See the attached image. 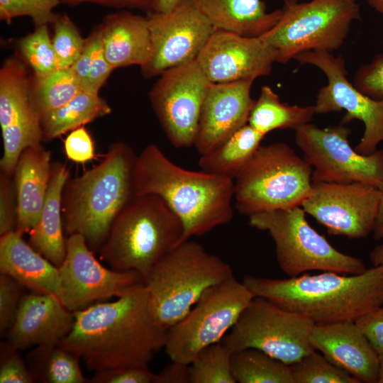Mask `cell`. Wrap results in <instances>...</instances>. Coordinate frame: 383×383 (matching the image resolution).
Here are the masks:
<instances>
[{"label":"cell","instance_id":"ba28073f","mask_svg":"<svg viewBox=\"0 0 383 383\" xmlns=\"http://www.w3.org/2000/svg\"><path fill=\"white\" fill-rule=\"evenodd\" d=\"M282 10L278 22L260 36L276 50L279 63L304 51L339 49L360 15L356 0H286Z\"/></svg>","mask_w":383,"mask_h":383},{"label":"cell","instance_id":"f5cc1de1","mask_svg":"<svg viewBox=\"0 0 383 383\" xmlns=\"http://www.w3.org/2000/svg\"><path fill=\"white\" fill-rule=\"evenodd\" d=\"M370 260L372 266H383V243L375 246L370 253Z\"/></svg>","mask_w":383,"mask_h":383},{"label":"cell","instance_id":"603a6c76","mask_svg":"<svg viewBox=\"0 0 383 383\" xmlns=\"http://www.w3.org/2000/svg\"><path fill=\"white\" fill-rule=\"evenodd\" d=\"M51 153L41 145L21 154L13 174L18 218L16 231L29 233L38 221L45 200L51 172Z\"/></svg>","mask_w":383,"mask_h":383},{"label":"cell","instance_id":"f546056e","mask_svg":"<svg viewBox=\"0 0 383 383\" xmlns=\"http://www.w3.org/2000/svg\"><path fill=\"white\" fill-rule=\"evenodd\" d=\"M316 113L314 105H288L269 86H263L255 101L248 124L266 135L277 129L292 128L310 123Z\"/></svg>","mask_w":383,"mask_h":383},{"label":"cell","instance_id":"7dc6e473","mask_svg":"<svg viewBox=\"0 0 383 383\" xmlns=\"http://www.w3.org/2000/svg\"><path fill=\"white\" fill-rule=\"evenodd\" d=\"M113 70L104 56L101 43L92 62L85 91L99 94L101 86Z\"/></svg>","mask_w":383,"mask_h":383},{"label":"cell","instance_id":"ab89813d","mask_svg":"<svg viewBox=\"0 0 383 383\" xmlns=\"http://www.w3.org/2000/svg\"><path fill=\"white\" fill-rule=\"evenodd\" d=\"M25 287L11 277L0 274V332L12 325L24 295Z\"/></svg>","mask_w":383,"mask_h":383},{"label":"cell","instance_id":"ee69618b","mask_svg":"<svg viewBox=\"0 0 383 383\" xmlns=\"http://www.w3.org/2000/svg\"><path fill=\"white\" fill-rule=\"evenodd\" d=\"M67 157L77 163H85L94 157V145L89 132L79 127L70 132L64 142Z\"/></svg>","mask_w":383,"mask_h":383},{"label":"cell","instance_id":"5bb4252c","mask_svg":"<svg viewBox=\"0 0 383 383\" xmlns=\"http://www.w3.org/2000/svg\"><path fill=\"white\" fill-rule=\"evenodd\" d=\"M160 76L149 98L162 130L174 148L193 146L211 82L196 60L169 69Z\"/></svg>","mask_w":383,"mask_h":383},{"label":"cell","instance_id":"816d5d0a","mask_svg":"<svg viewBox=\"0 0 383 383\" xmlns=\"http://www.w3.org/2000/svg\"><path fill=\"white\" fill-rule=\"evenodd\" d=\"M182 1L184 0H155L153 11L158 13L169 12L178 6Z\"/></svg>","mask_w":383,"mask_h":383},{"label":"cell","instance_id":"681fc988","mask_svg":"<svg viewBox=\"0 0 383 383\" xmlns=\"http://www.w3.org/2000/svg\"><path fill=\"white\" fill-rule=\"evenodd\" d=\"M155 0H61L64 4L76 6L80 4L92 3L116 8H128L146 11H153Z\"/></svg>","mask_w":383,"mask_h":383},{"label":"cell","instance_id":"7a4b0ae2","mask_svg":"<svg viewBox=\"0 0 383 383\" xmlns=\"http://www.w3.org/2000/svg\"><path fill=\"white\" fill-rule=\"evenodd\" d=\"M133 179L134 195H157L179 217L180 243L233 219L234 179L178 166L155 144L137 155Z\"/></svg>","mask_w":383,"mask_h":383},{"label":"cell","instance_id":"52a82bcc","mask_svg":"<svg viewBox=\"0 0 383 383\" xmlns=\"http://www.w3.org/2000/svg\"><path fill=\"white\" fill-rule=\"evenodd\" d=\"M312 172L287 144L260 145L234 179L235 207L249 217L301 206L311 190Z\"/></svg>","mask_w":383,"mask_h":383},{"label":"cell","instance_id":"2e32d148","mask_svg":"<svg viewBox=\"0 0 383 383\" xmlns=\"http://www.w3.org/2000/svg\"><path fill=\"white\" fill-rule=\"evenodd\" d=\"M381 190L361 182L312 183L301 207L333 235L366 238L372 233Z\"/></svg>","mask_w":383,"mask_h":383},{"label":"cell","instance_id":"8d00e7d4","mask_svg":"<svg viewBox=\"0 0 383 383\" xmlns=\"http://www.w3.org/2000/svg\"><path fill=\"white\" fill-rule=\"evenodd\" d=\"M52 40L58 68L71 67L81 55L85 40L76 26L66 14L57 15L52 22Z\"/></svg>","mask_w":383,"mask_h":383},{"label":"cell","instance_id":"7402d4cb","mask_svg":"<svg viewBox=\"0 0 383 383\" xmlns=\"http://www.w3.org/2000/svg\"><path fill=\"white\" fill-rule=\"evenodd\" d=\"M313 348L361 382L377 383L379 357L355 321L315 324Z\"/></svg>","mask_w":383,"mask_h":383},{"label":"cell","instance_id":"f907efd6","mask_svg":"<svg viewBox=\"0 0 383 383\" xmlns=\"http://www.w3.org/2000/svg\"><path fill=\"white\" fill-rule=\"evenodd\" d=\"M372 233L374 240H379L383 239V189L381 190L378 213Z\"/></svg>","mask_w":383,"mask_h":383},{"label":"cell","instance_id":"11a10c76","mask_svg":"<svg viewBox=\"0 0 383 383\" xmlns=\"http://www.w3.org/2000/svg\"><path fill=\"white\" fill-rule=\"evenodd\" d=\"M379 369L377 383H383V355L379 356Z\"/></svg>","mask_w":383,"mask_h":383},{"label":"cell","instance_id":"5b68a950","mask_svg":"<svg viewBox=\"0 0 383 383\" xmlns=\"http://www.w3.org/2000/svg\"><path fill=\"white\" fill-rule=\"evenodd\" d=\"M182 235V221L161 197L134 195L113 221L100 258L113 270L138 272L145 281Z\"/></svg>","mask_w":383,"mask_h":383},{"label":"cell","instance_id":"3957f363","mask_svg":"<svg viewBox=\"0 0 383 383\" xmlns=\"http://www.w3.org/2000/svg\"><path fill=\"white\" fill-rule=\"evenodd\" d=\"M243 282L254 297L302 314L315 324L355 321L383 306L382 265L355 274L324 271L287 279L246 275Z\"/></svg>","mask_w":383,"mask_h":383},{"label":"cell","instance_id":"44dd1931","mask_svg":"<svg viewBox=\"0 0 383 383\" xmlns=\"http://www.w3.org/2000/svg\"><path fill=\"white\" fill-rule=\"evenodd\" d=\"M74 312L55 295L31 291L23 296L8 330L7 341L19 350L58 345L71 331Z\"/></svg>","mask_w":383,"mask_h":383},{"label":"cell","instance_id":"6da1fadb","mask_svg":"<svg viewBox=\"0 0 383 383\" xmlns=\"http://www.w3.org/2000/svg\"><path fill=\"white\" fill-rule=\"evenodd\" d=\"M70 333L59 343L94 372L148 366L165 348L167 330L155 318L144 282L115 301L96 302L74 311Z\"/></svg>","mask_w":383,"mask_h":383},{"label":"cell","instance_id":"83f0119b","mask_svg":"<svg viewBox=\"0 0 383 383\" xmlns=\"http://www.w3.org/2000/svg\"><path fill=\"white\" fill-rule=\"evenodd\" d=\"M265 136L248 123L218 148L201 155L198 165L206 172L234 179Z\"/></svg>","mask_w":383,"mask_h":383},{"label":"cell","instance_id":"30bf717a","mask_svg":"<svg viewBox=\"0 0 383 383\" xmlns=\"http://www.w3.org/2000/svg\"><path fill=\"white\" fill-rule=\"evenodd\" d=\"M253 298L234 276L211 287L167 330L166 354L171 360L189 365L203 348L221 341Z\"/></svg>","mask_w":383,"mask_h":383},{"label":"cell","instance_id":"ffe728a7","mask_svg":"<svg viewBox=\"0 0 383 383\" xmlns=\"http://www.w3.org/2000/svg\"><path fill=\"white\" fill-rule=\"evenodd\" d=\"M253 82L211 83L202 105L194 145L200 155L216 150L248 123L255 101L250 94Z\"/></svg>","mask_w":383,"mask_h":383},{"label":"cell","instance_id":"9c48e42d","mask_svg":"<svg viewBox=\"0 0 383 383\" xmlns=\"http://www.w3.org/2000/svg\"><path fill=\"white\" fill-rule=\"evenodd\" d=\"M301 206L259 213L249 216V225L268 232L275 245L280 269L293 277L312 270L355 274L367 269L356 257L335 249L313 228Z\"/></svg>","mask_w":383,"mask_h":383},{"label":"cell","instance_id":"ac0fdd59","mask_svg":"<svg viewBox=\"0 0 383 383\" xmlns=\"http://www.w3.org/2000/svg\"><path fill=\"white\" fill-rule=\"evenodd\" d=\"M30 83L23 65L6 60L0 70V126L3 140L1 172L13 177L22 152L41 145V120L32 109Z\"/></svg>","mask_w":383,"mask_h":383},{"label":"cell","instance_id":"8992f818","mask_svg":"<svg viewBox=\"0 0 383 383\" xmlns=\"http://www.w3.org/2000/svg\"><path fill=\"white\" fill-rule=\"evenodd\" d=\"M233 276L228 263L189 239L165 255L144 284L155 318L168 330L189 311L206 289Z\"/></svg>","mask_w":383,"mask_h":383},{"label":"cell","instance_id":"db71d44e","mask_svg":"<svg viewBox=\"0 0 383 383\" xmlns=\"http://www.w3.org/2000/svg\"><path fill=\"white\" fill-rule=\"evenodd\" d=\"M368 4L383 15V0H367Z\"/></svg>","mask_w":383,"mask_h":383},{"label":"cell","instance_id":"d6a6232c","mask_svg":"<svg viewBox=\"0 0 383 383\" xmlns=\"http://www.w3.org/2000/svg\"><path fill=\"white\" fill-rule=\"evenodd\" d=\"M231 362L235 383H294L289 365L260 350L232 353Z\"/></svg>","mask_w":383,"mask_h":383},{"label":"cell","instance_id":"c3c4849f","mask_svg":"<svg viewBox=\"0 0 383 383\" xmlns=\"http://www.w3.org/2000/svg\"><path fill=\"white\" fill-rule=\"evenodd\" d=\"M153 383H190L189 365L171 360L155 374Z\"/></svg>","mask_w":383,"mask_h":383},{"label":"cell","instance_id":"e0dca14e","mask_svg":"<svg viewBox=\"0 0 383 383\" xmlns=\"http://www.w3.org/2000/svg\"><path fill=\"white\" fill-rule=\"evenodd\" d=\"M58 270L59 299L73 312L96 301L117 298L131 287L144 282L135 271H117L104 267L95 257L85 238L77 233L67 239L66 255Z\"/></svg>","mask_w":383,"mask_h":383},{"label":"cell","instance_id":"484cf974","mask_svg":"<svg viewBox=\"0 0 383 383\" xmlns=\"http://www.w3.org/2000/svg\"><path fill=\"white\" fill-rule=\"evenodd\" d=\"M70 178L66 164L52 162L48 192L38 221L29 233V244L59 267L66 255L62 220V194Z\"/></svg>","mask_w":383,"mask_h":383},{"label":"cell","instance_id":"cb8c5ba5","mask_svg":"<svg viewBox=\"0 0 383 383\" xmlns=\"http://www.w3.org/2000/svg\"><path fill=\"white\" fill-rule=\"evenodd\" d=\"M16 231L0 236V272L30 291L59 298V270Z\"/></svg>","mask_w":383,"mask_h":383},{"label":"cell","instance_id":"74e56055","mask_svg":"<svg viewBox=\"0 0 383 383\" xmlns=\"http://www.w3.org/2000/svg\"><path fill=\"white\" fill-rule=\"evenodd\" d=\"M61 0H0V19L7 23L20 16L30 17L36 26L52 23L54 9Z\"/></svg>","mask_w":383,"mask_h":383},{"label":"cell","instance_id":"7c38bea8","mask_svg":"<svg viewBox=\"0 0 383 383\" xmlns=\"http://www.w3.org/2000/svg\"><path fill=\"white\" fill-rule=\"evenodd\" d=\"M350 131L342 124L321 128L310 123L294 130L297 147L313 167L312 183L361 182L382 190L383 150L360 154L349 143Z\"/></svg>","mask_w":383,"mask_h":383},{"label":"cell","instance_id":"f1b7e54d","mask_svg":"<svg viewBox=\"0 0 383 383\" xmlns=\"http://www.w3.org/2000/svg\"><path fill=\"white\" fill-rule=\"evenodd\" d=\"M111 112V107L99 94L82 91L41 118L43 140L50 141Z\"/></svg>","mask_w":383,"mask_h":383},{"label":"cell","instance_id":"d4e9b609","mask_svg":"<svg viewBox=\"0 0 383 383\" xmlns=\"http://www.w3.org/2000/svg\"><path fill=\"white\" fill-rule=\"evenodd\" d=\"M100 28L104 54L113 70L146 64L151 48L147 16L118 11L106 16Z\"/></svg>","mask_w":383,"mask_h":383},{"label":"cell","instance_id":"4dcf8cb0","mask_svg":"<svg viewBox=\"0 0 383 383\" xmlns=\"http://www.w3.org/2000/svg\"><path fill=\"white\" fill-rule=\"evenodd\" d=\"M80 359L58 345L35 346L26 357L35 382H89L82 371Z\"/></svg>","mask_w":383,"mask_h":383},{"label":"cell","instance_id":"f35d334b","mask_svg":"<svg viewBox=\"0 0 383 383\" xmlns=\"http://www.w3.org/2000/svg\"><path fill=\"white\" fill-rule=\"evenodd\" d=\"M0 348L1 383L35 382L26 362L19 354V350L8 341L1 342Z\"/></svg>","mask_w":383,"mask_h":383},{"label":"cell","instance_id":"4316f807","mask_svg":"<svg viewBox=\"0 0 383 383\" xmlns=\"http://www.w3.org/2000/svg\"><path fill=\"white\" fill-rule=\"evenodd\" d=\"M217 30L260 37L281 18L283 10L267 11L262 0H193Z\"/></svg>","mask_w":383,"mask_h":383},{"label":"cell","instance_id":"d6986e66","mask_svg":"<svg viewBox=\"0 0 383 383\" xmlns=\"http://www.w3.org/2000/svg\"><path fill=\"white\" fill-rule=\"evenodd\" d=\"M196 61L211 83L255 81L271 72L277 52L260 37L216 29Z\"/></svg>","mask_w":383,"mask_h":383},{"label":"cell","instance_id":"9a60e30c","mask_svg":"<svg viewBox=\"0 0 383 383\" xmlns=\"http://www.w3.org/2000/svg\"><path fill=\"white\" fill-rule=\"evenodd\" d=\"M147 18L151 48L141 71L148 78L196 60L216 30L193 0H184L169 12L149 13Z\"/></svg>","mask_w":383,"mask_h":383},{"label":"cell","instance_id":"4fadbf2b","mask_svg":"<svg viewBox=\"0 0 383 383\" xmlns=\"http://www.w3.org/2000/svg\"><path fill=\"white\" fill-rule=\"evenodd\" d=\"M294 60L301 65L309 64L320 69L326 75L327 84L318 91L314 104L316 113L345 110L341 123L361 121L365 126L363 135L355 150L368 155L377 150L383 142V99H374L359 91L348 79L345 61L343 56L334 57L322 50L304 51Z\"/></svg>","mask_w":383,"mask_h":383},{"label":"cell","instance_id":"1f68e13d","mask_svg":"<svg viewBox=\"0 0 383 383\" xmlns=\"http://www.w3.org/2000/svg\"><path fill=\"white\" fill-rule=\"evenodd\" d=\"M84 91L72 67L58 68L43 77H35L30 84L29 96L33 110L40 118L58 109Z\"/></svg>","mask_w":383,"mask_h":383},{"label":"cell","instance_id":"e575fe53","mask_svg":"<svg viewBox=\"0 0 383 383\" xmlns=\"http://www.w3.org/2000/svg\"><path fill=\"white\" fill-rule=\"evenodd\" d=\"M294 383H360L358 379L313 350L289 365Z\"/></svg>","mask_w":383,"mask_h":383},{"label":"cell","instance_id":"60d3db41","mask_svg":"<svg viewBox=\"0 0 383 383\" xmlns=\"http://www.w3.org/2000/svg\"><path fill=\"white\" fill-rule=\"evenodd\" d=\"M353 85L374 99H383V53L377 54L370 62L357 70Z\"/></svg>","mask_w":383,"mask_h":383},{"label":"cell","instance_id":"8fae6325","mask_svg":"<svg viewBox=\"0 0 383 383\" xmlns=\"http://www.w3.org/2000/svg\"><path fill=\"white\" fill-rule=\"evenodd\" d=\"M314 325L302 314L254 297L221 343L231 353L254 348L292 365L315 350L310 343Z\"/></svg>","mask_w":383,"mask_h":383},{"label":"cell","instance_id":"7bdbcfd3","mask_svg":"<svg viewBox=\"0 0 383 383\" xmlns=\"http://www.w3.org/2000/svg\"><path fill=\"white\" fill-rule=\"evenodd\" d=\"M155 373L148 366H135L94 372V383H153Z\"/></svg>","mask_w":383,"mask_h":383},{"label":"cell","instance_id":"277c9868","mask_svg":"<svg viewBox=\"0 0 383 383\" xmlns=\"http://www.w3.org/2000/svg\"><path fill=\"white\" fill-rule=\"evenodd\" d=\"M136 157L127 143L115 142L99 165L70 177L65 185L62 209L66 231L82 235L93 252L99 250L113 221L134 196Z\"/></svg>","mask_w":383,"mask_h":383},{"label":"cell","instance_id":"f6af8a7d","mask_svg":"<svg viewBox=\"0 0 383 383\" xmlns=\"http://www.w3.org/2000/svg\"><path fill=\"white\" fill-rule=\"evenodd\" d=\"M355 322L379 357L383 355V306L362 316Z\"/></svg>","mask_w":383,"mask_h":383},{"label":"cell","instance_id":"bcb514c9","mask_svg":"<svg viewBox=\"0 0 383 383\" xmlns=\"http://www.w3.org/2000/svg\"><path fill=\"white\" fill-rule=\"evenodd\" d=\"M101 30L99 27L85 40L83 50L71 67L79 80L82 89L85 91L88 77L95 54L101 45Z\"/></svg>","mask_w":383,"mask_h":383},{"label":"cell","instance_id":"d590c367","mask_svg":"<svg viewBox=\"0 0 383 383\" xmlns=\"http://www.w3.org/2000/svg\"><path fill=\"white\" fill-rule=\"evenodd\" d=\"M18 49L32 67L35 77H43L58 69L48 25L37 26L33 33L22 38Z\"/></svg>","mask_w":383,"mask_h":383},{"label":"cell","instance_id":"b9f144b4","mask_svg":"<svg viewBox=\"0 0 383 383\" xmlns=\"http://www.w3.org/2000/svg\"><path fill=\"white\" fill-rule=\"evenodd\" d=\"M17 218V198L13 177L1 172L0 236L16 230Z\"/></svg>","mask_w":383,"mask_h":383},{"label":"cell","instance_id":"836d02e7","mask_svg":"<svg viewBox=\"0 0 383 383\" xmlns=\"http://www.w3.org/2000/svg\"><path fill=\"white\" fill-rule=\"evenodd\" d=\"M231 354L221 341L203 348L189 364L190 383H235Z\"/></svg>","mask_w":383,"mask_h":383}]
</instances>
